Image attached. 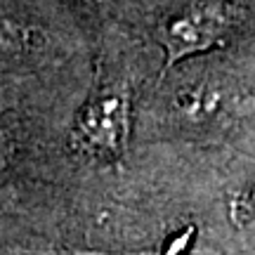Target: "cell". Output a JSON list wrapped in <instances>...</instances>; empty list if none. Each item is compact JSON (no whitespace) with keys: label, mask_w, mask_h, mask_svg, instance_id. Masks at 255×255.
<instances>
[{"label":"cell","mask_w":255,"mask_h":255,"mask_svg":"<svg viewBox=\"0 0 255 255\" xmlns=\"http://www.w3.org/2000/svg\"><path fill=\"white\" fill-rule=\"evenodd\" d=\"M255 111V90L229 73H201L182 83L168 102V119L180 132L213 137Z\"/></svg>","instance_id":"1"},{"label":"cell","mask_w":255,"mask_h":255,"mask_svg":"<svg viewBox=\"0 0 255 255\" xmlns=\"http://www.w3.org/2000/svg\"><path fill=\"white\" fill-rule=\"evenodd\" d=\"M241 21L237 0H182L156 24L165 50V69L184 57L225 45Z\"/></svg>","instance_id":"2"},{"label":"cell","mask_w":255,"mask_h":255,"mask_svg":"<svg viewBox=\"0 0 255 255\" xmlns=\"http://www.w3.org/2000/svg\"><path fill=\"white\" fill-rule=\"evenodd\" d=\"M128 130V95L121 85H107L92 95L76 126L81 149L92 154H119Z\"/></svg>","instance_id":"3"},{"label":"cell","mask_w":255,"mask_h":255,"mask_svg":"<svg viewBox=\"0 0 255 255\" xmlns=\"http://www.w3.org/2000/svg\"><path fill=\"white\" fill-rule=\"evenodd\" d=\"M36 43V28L19 21L7 12H0V55H19Z\"/></svg>","instance_id":"4"},{"label":"cell","mask_w":255,"mask_h":255,"mask_svg":"<svg viewBox=\"0 0 255 255\" xmlns=\"http://www.w3.org/2000/svg\"><path fill=\"white\" fill-rule=\"evenodd\" d=\"M78 2H83V5H102V2H107V0H78Z\"/></svg>","instance_id":"5"}]
</instances>
